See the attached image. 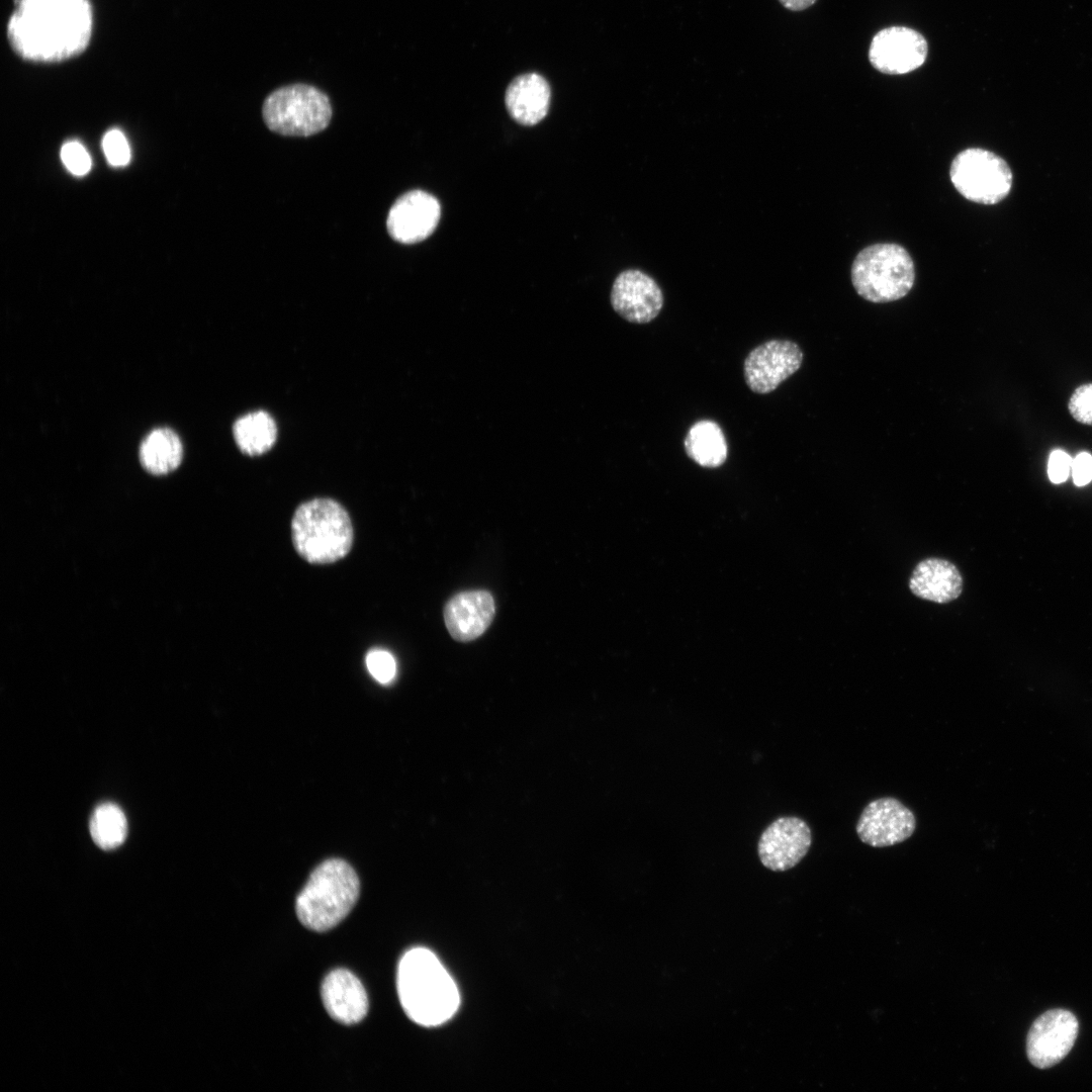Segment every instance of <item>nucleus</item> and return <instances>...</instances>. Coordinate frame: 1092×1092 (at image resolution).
<instances>
[{"instance_id":"4","label":"nucleus","mask_w":1092,"mask_h":1092,"mask_svg":"<svg viewBox=\"0 0 1092 1092\" xmlns=\"http://www.w3.org/2000/svg\"><path fill=\"white\" fill-rule=\"evenodd\" d=\"M359 892L354 869L343 859H327L313 870L297 896V917L310 930L327 931L350 913Z\"/></svg>"},{"instance_id":"10","label":"nucleus","mask_w":1092,"mask_h":1092,"mask_svg":"<svg viewBox=\"0 0 1092 1092\" xmlns=\"http://www.w3.org/2000/svg\"><path fill=\"white\" fill-rule=\"evenodd\" d=\"M916 828L914 813L901 801L883 797L871 801L857 823L858 838L873 847H887L908 839Z\"/></svg>"},{"instance_id":"2","label":"nucleus","mask_w":1092,"mask_h":1092,"mask_svg":"<svg viewBox=\"0 0 1092 1092\" xmlns=\"http://www.w3.org/2000/svg\"><path fill=\"white\" fill-rule=\"evenodd\" d=\"M397 992L406 1015L424 1026L444 1023L460 1003L454 980L438 958L424 947L412 948L400 959Z\"/></svg>"},{"instance_id":"7","label":"nucleus","mask_w":1092,"mask_h":1092,"mask_svg":"<svg viewBox=\"0 0 1092 1092\" xmlns=\"http://www.w3.org/2000/svg\"><path fill=\"white\" fill-rule=\"evenodd\" d=\"M949 177L966 199L981 204H996L1011 191L1013 175L1006 161L980 148H969L952 160Z\"/></svg>"},{"instance_id":"23","label":"nucleus","mask_w":1092,"mask_h":1092,"mask_svg":"<svg viewBox=\"0 0 1092 1092\" xmlns=\"http://www.w3.org/2000/svg\"><path fill=\"white\" fill-rule=\"evenodd\" d=\"M370 674L380 684H389L396 674V662L391 653L383 649L370 650L366 655Z\"/></svg>"},{"instance_id":"13","label":"nucleus","mask_w":1092,"mask_h":1092,"mask_svg":"<svg viewBox=\"0 0 1092 1092\" xmlns=\"http://www.w3.org/2000/svg\"><path fill=\"white\" fill-rule=\"evenodd\" d=\"M441 206L436 197L423 190H412L391 206L386 226L390 237L402 244L426 240L436 230Z\"/></svg>"},{"instance_id":"16","label":"nucleus","mask_w":1092,"mask_h":1092,"mask_svg":"<svg viewBox=\"0 0 1092 1092\" xmlns=\"http://www.w3.org/2000/svg\"><path fill=\"white\" fill-rule=\"evenodd\" d=\"M321 995L327 1012L339 1023L356 1024L368 1012V998L363 985L346 969H336L326 976Z\"/></svg>"},{"instance_id":"12","label":"nucleus","mask_w":1092,"mask_h":1092,"mask_svg":"<svg viewBox=\"0 0 1092 1092\" xmlns=\"http://www.w3.org/2000/svg\"><path fill=\"white\" fill-rule=\"evenodd\" d=\"M811 843V829L803 819L795 816L780 817L761 833L757 852L766 869L785 872L803 859Z\"/></svg>"},{"instance_id":"24","label":"nucleus","mask_w":1092,"mask_h":1092,"mask_svg":"<svg viewBox=\"0 0 1092 1092\" xmlns=\"http://www.w3.org/2000/svg\"><path fill=\"white\" fill-rule=\"evenodd\" d=\"M1068 411L1076 422L1092 426V382L1074 389L1068 401Z\"/></svg>"},{"instance_id":"25","label":"nucleus","mask_w":1092,"mask_h":1092,"mask_svg":"<svg viewBox=\"0 0 1092 1092\" xmlns=\"http://www.w3.org/2000/svg\"><path fill=\"white\" fill-rule=\"evenodd\" d=\"M102 148L108 163L114 167L124 166L130 160L128 142L118 129H111L105 133Z\"/></svg>"},{"instance_id":"22","label":"nucleus","mask_w":1092,"mask_h":1092,"mask_svg":"<svg viewBox=\"0 0 1092 1092\" xmlns=\"http://www.w3.org/2000/svg\"><path fill=\"white\" fill-rule=\"evenodd\" d=\"M90 833L94 842L102 849L118 847L127 834V822L122 810L112 803H103L93 812L90 820Z\"/></svg>"},{"instance_id":"8","label":"nucleus","mask_w":1092,"mask_h":1092,"mask_svg":"<svg viewBox=\"0 0 1092 1092\" xmlns=\"http://www.w3.org/2000/svg\"><path fill=\"white\" fill-rule=\"evenodd\" d=\"M803 352L789 340H770L755 347L744 361V379L749 389L765 394L792 376L803 363Z\"/></svg>"},{"instance_id":"9","label":"nucleus","mask_w":1092,"mask_h":1092,"mask_svg":"<svg viewBox=\"0 0 1092 1092\" xmlns=\"http://www.w3.org/2000/svg\"><path fill=\"white\" fill-rule=\"evenodd\" d=\"M927 54V41L919 31L906 26H890L873 37L869 61L881 73L902 75L921 67Z\"/></svg>"},{"instance_id":"28","label":"nucleus","mask_w":1092,"mask_h":1092,"mask_svg":"<svg viewBox=\"0 0 1092 1092\" xmlns=\"http://www.w3.org/2000/svg\"><path fill=\"white\" fill-rule=\"evenodd\" d=\"M1072 477L1078 486H1084L1092 480V455L1080 452L1072 461Z\"/></svg>"},{"instance_id":"18","label":"nucleus","mask_w":1092,"mask_h":1092,"mask_svg":"<svg viewBox=\"0 0 1092 1092\" xmlns=\"http://www.w3.org/2000/svg\"><path fill=\"white\" fill-rule=\"evenodd\" d=\"M550 95V87L545 78L536 73H528L511 82L506 91L505 102L515 121L531 126L546 116Z\"/></svg>"},{"instance_id":"6","label":"nucleus","mask_w":1092,"mask_h":1092,"mask_svg":"<svg viewBox=\"0 0 1092 1092\" xmlns=\"http://www.w3.org/2000/svg\"><path fill=\"white\" fill-rule=\"evenodd\" d=\"M270 130L292 136H308L325 129L332 117L329 97L307 84L287 85L267 96L262 108Z\"/></svg>"},{"instance_id":"26","label":"nucleus","mask_w":1092,"mask_h":1092,"mask_svg":"<svg viewBox=\"0 0 1092 1092\" xmlns=\"http://www.w3.org/2000/svg\"><path fill=\"white\" fill-rule=\"evenodd\" d=\"M61 158L66 168L74 175L83 176L91 169L90 155L77 141L68 142L62 147Z\"/></svg>"},{"instance_id":"1","label":"nucleus","mask_w":1092,"mask_h":1092,"mask_svg":"<svg viewBox=\"0 0 1092 1092\" xmlns=\"http://www.w3.org/2000/svg\"><path fill=\"white\" fill-rule=\"evenodd\" d=\"M16 5L7 35L24 60L61 62L88 46L92 31L89 0H18Z\"/></svg>"},{"instance_id":"3","label":"nucleus","mask_w":1092,"mask_h":1092,"mask_svg":"<svg viewBox=\"0 0 1092 1092\" xmlns=\"http://www.w3.org/2000/svg\"><path fill=\"white\" fill-rule=\"evenodd\" d=\"M291 538L296 552L304 560L328 564L350 552L354 531L350 516L341 504L317 497L302 503L295 510Z\"/></svg>"},{"instance_id":"20","label":"nucleus","mask_w":1092,"mask_h":1092,"mask_svg":"<svg viewBox=\"0 0 1092 1092\" xmlns=\"http://www.w3.org/2000/svg\"><path fill=\"white\" fill-rule=\"evenodd\" d=\"M183 455L179 437L169 429L152 431L140 447V460L152 474H167L176 469Z\"/></svg>"},{"instance_id":"11","label":"nucleus","mask_w":1092,"mask_h":1092,"mask_svg":"<svg viewBox=\"0 0 1092 1092\" xmlns=\"http://www.w3.org/2000/svg\"><path fill=\"white\" fill-rule=\"evenodd\" d=\"M1078 1029L1076 1016L1068 1010L1055 1009L1041 1014L1027 1035L1028 1060L1039 1069L1060 1063L1072 1050Z\"/></svg>"},{"instance_id":"15","label":"nucleus","mask_w":1092,"mask_h":1092,"mask_svg":"<svg viewBox=\"0 0 1092 1092\" xmlns=\"http://www.w3.org/2000/svg\"><path fill=\"white\" fill-rule=\"evenodd\" d=\"M494 613V601L488 592L468 590L455 595L447 602L444 621L453 639L469 642L484 633Z\"/></svg>"},{"instance_id":"14","label":"nucleus","mask_w":1092,"mask_h":1092,"mask_svg":"<svg viewBox=\"0 0 1092 1092\" xmlns=\"http://www.w3.org/2000/svg\"><path fill=\"white\" fill-rule=\"evenodd\" d=\"M610 299L614 310L633 324L651 322L663 305V294L658 284L638 269H627L617 276Z\"/></svg>"},{"instance_id":"19","label":"nucleus","mask_w":1092,"mask_h":1092,"mask_svg":"<svg viewBox=\"0 0 1092 1092\" xmlns=\"http://www.w3.org/2000/svg\"><path fill=\"white\" fill-rule=\"evenodd\" d=\"M687 455L703 467L722 465L728 454L725 435L720 426L710 420L695 423L685 438Z\"/></svg>"},{"instance_id":"29","label":"nucleus","mask_w":1092,"mask_h":1092,"mask_svg":"<svg viewBox=\"0 0 1092 1092\" xmlns=\"http://www.w3.org/2000/svg\"><path fill=\"white\" fill-rule=\"evenodd\" d=\"M817 0H779V2L791 11H802L811 7Z\"/></svg>"},{"instance_id":"27","label":"nucleus","mask_w":1092,"mask_h":1092,"mask_svg":"<svg viewBox=\"0 0 1092 1092\" xmlns=\"http://www.w3.org/2000/svg\"><path fill=\"white\" fill-rule=\"evenodd\" d=\"M1073 459L1062 449L1051 452L1048 462V475L1052 482L1059 484L1065 482L1071 472Z\"/></svg>"},{"instance_id":"5","label":"nucleus","mask_w":1092,"mask_h":1092,"mask_svg":"<svg viewBox=\"0 0 1092 1092\" xmlns=\"http://www.w3.org/2000/svg\"><path fill=\"white\" fill-rule=\"evenodd\" d=\"M915 281L914 263L902 246L875 244L862 249L851 265V282L859 296L874 303L901 299Z\"/></svg>"},{"instance_id":"21","label":"nucleus","mask_w":1092,"mask_h":1092,"mask_svg":"<svg viewBox=\"0 0 1092 1092\" xmlns=\"http://www.w3.org/2000/svg\"><path fill=\"white\" fill-rule=\"evenodd\" d=\"M235 440L240 449L249 455H260L274 445L277 427L273 418L266 412L249 413L238 419L234 425Z\"/></svg>"},{"instance_id":"17","label":"nucleus","mask_w":1092,"mask_h":1092,"mask_svg":"<svg viewBox=\"0 0 1092 1092\" xmlns=\"http://www.w3.org/2000/svg\"><path fill=\"white\" fill-rule=\"evenodd\" d=\"M908 585L911 593L919 599L946 604L961 596L963 577L950 561L930 557L916 564Z\"/></svg>"}]
</instances>
